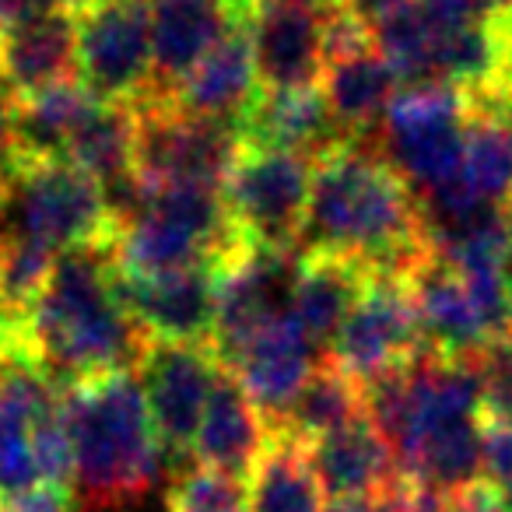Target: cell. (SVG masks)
Listing matches in <instances>:
<instances>
[{
  "instance_id": "obj_5",
  "label": "cell",
  "mask_w": 512,
  "mask_h": 512,
  "mask_svg": "<svg viewBox=\"0 0 512 512\" xmlns=\"http://www.w3.org/2000/svg\"><path fill=\"white\" fill-rule=\"evenodd\" d=\"M116 228L99 179L74 162H8L0 186V239H29L64 253L78 246H113Z\"/></svg>"
},
{
  "instance_id": "obj_26",
  "label": "cell",
  "mask_w": 512,
  "mask_h": 512,
  "mask_svg": "<svg viewBox=\"0 0 512 512\" xmlns=\"http://www.w3.org/2000/svg\"><path fill=\"white\" fill-rule=\"evenodd\" d=\"M365 414V386L355 376L323 358L313 369V376L302 383V390L292 397V404L271 421V432L288 435L295 442H316L337 428L351 425Z\"/></svg>"
},
{
  "instance_id": "obj_35",
  "label": "cell",
  "mask_w": 512,
  "mask_h": 512,
  "mask_svg": "<svg viewBox=\"0 0 512 512\" xmlns=\"http://www.w3.org/2000/svg\"><path fill=\"white\" fill-rule=\"evenodd\" d=\"M74 4H78V0H0V29L25 22V18L46 15V11L74 8Z\"/></svg>"
},
{
  "instance_id": "obj_37",
  "label": "cell",
  "mask_w": 512,
  "mask_h": 512,
  "mask_svg": "<svg viewBox=\"0 0 512 512\" xmlns=\"http://www.w3.org/2000/svg\"><path fill=\"white\" fill-rule=\"evenodd\" d=\"M18 99L22 95L11 88V81L4 78V71H0V130L8 134V127H11V116H15V109H18Z\"/></svg>"
},
{
  "instance_id": "obj_23",
  "label": "cell",
  "mask_w": 512,
  "mask_h": 512,
  "mask_svg": "<svg viewBox=\"0 0 512 512\" xmlns=\"http://www.w3.org/2000/svg\"><path fill=\"white\" fill-rule=\"evenodd\" d=\"M369 271L348 256L334 253H302L299 249V274L292 285L288 316L302 327V334L316 348L330 351L337 327L344 323L348 309L362 295Z\"/></svg>"
},
{
  "instance_id": "obj_30",
  "label": "cell",
  "mask_w": 512,
  "mask_h": 512,
  "mask_svg": "<svg viewBox=\"0 0 512 512\" xmlns=\"http://www.w3.org/2000/svg\"><path fill=\"white\" fill-rule=\"evenodd\" d=\"M165 512H249V488L242 477L193 463L176 474Z\"/></svg>"
},
{
  "instance_id": "obj_14",
  "label": "cell",
  "mask_w": 512,
  "mask_h": 512,
  "mask_svg": "<svg viewBox=\"0 0 512 512\" xmlns=\"http://www.w3.org/2000/svg\"><path fill=\"white\" fill-rule=\"evenodd\" d=\"M113 285L148 341H211L218 302V260L169 274H120Z\"/></svg>"
},
{
  "instance_id": "obj_12",
  "label": "cell",
  "mask_w": 512,
  "mask_h": 512,
  "mask_svg": "<svg viewBox=\"0 0 512 512\" xmlns=\"http://www.w3.org/2000/svg\"><path fill=\"white\" fill-rule=\"evenodd\" d=\"M299 274V249L242 246L218 260L211 344L228 365L260 330L288 316L292 285Z\"/></svg>"
},
{
  "instance_id": "obj_22",
  "label": "cell",
  "mask_w": 512,
  "mask_h": 512,
  "mask_svg": "<svg viewBox=\"0 0 512 512\" xmlns=\"http://www.w3.org/2000/svg\"><path fill=\"white\" fill-rule=\"evenodd\" d=\"M418 306V320L425 341L439 355H477L491 344L484 316L477 309L463 278L439 256H428L425 264L407 278Z\"/></svg>"
},
{
  "instance_id": "obj_29",
  "label": "cell",
  "mask_w": 512,
  "mask_h": 512,
  "mask_svg": "<svg viewBox=\"0 0 512 512\" xmlns=\"http://www.w3.org/2000/svg\"><path fill=\"white\" fill-rule=\"evenodd\" d=\"M456 190L467 193L474 204L502 207L512 193V123L498 113L470 106L463 165Z\"/></svg>"
},
{
  "instance_id": "obj_20",
  "label": "cell",
  "mask_w": 512,
  "mask_h": 512,
  "mask_svg": "<svg viewBox=\"0 0 512 512\" xmlns=\"http://www.w3.org/2000/svg\"><path fill=\"white\" fill-rule=\"evenodd\" d=\"M309 463L327 498H362L383 495L404 481L390 442L383 439L369 414L351 425L309 442Z\"/></svg>"
},
{
  "instance_id": "obj_3",
  "label": "cell",
  "mask_w": 512,
  "mask_h": 512,
  "mask_svg": "<svg viewBox=\"0 0 512 512\" xmlns=\"http://www.w3.org/2000/svg\"><path fill=\"white\" fill-rule=\"evenodd\" d=\"M29 327L39 358L57 383L137 369L151 344L116 295L113 246L64 249L32 306Z\"/></svg>"
},
{
  "instance_id": "obj_36",
  "label": "cell",
  "mask_w": 512,
  "mask_h": 512,
  "mask_svg": "<svg viewBox=\"0 0 512 512\" xmlns=\"http://www.w3.org/2000/svg\"><path fill=\"white\" fill-rule=\"evenodd\" d=\"M341 4L355 18H362L365 25H376V22H383V18H390L393 11L407 8L411 0H341Z\"/></svg>"
},
{
  "instance_id": "obj_34",
  "label": "cell",
  "mask_w": 512,
  "mask_h": 512,
  "mask_svg": "<svg viewBox=\"0 0 512 512\" xmlns=\"http://www.w3.org/2000/svg\"><path fill=\"white\" fill-rule=\"evenodd\" d=\"M404 484H393L383 495H362V498H330V505L323 512H400V495H404Z\"/></svg>"
},
{
  "instance_id": "obj_17",
  "label": "cell",
  "mask_w": 512,
  "mask_h": 512,
  "mask_svg": "<svg viewBox=\"0 0 512 512\" xmlns=\"http://www.w3.org/2000/svg\"><path fill=\"white\" fill-rule=\"evenodd\" d=\"M271 439V421L249 400L239 379L221 365L211 397H207L204 418H200L197 439H193V463L249 481Z\"/></svg>"
},
{
  "instance_id": "obj_18",
  "label": "cell",
  "mask_w": 512,
  "mask_h": 512,
  "mask_svg": "<svg viewBox=\"0 0 512 512\" xmlns=\"http://www.w3.org/2000/svg\"><path fill=\"white\" fill-rule=\"evenodd\" d=\"M323 358H327V351L316 348L292 316H281L278 323L260 330L225 369L239 379L249 400L264 411V418L274 421L292 404V397L302 390V383L313 376V369Z\"/></svg>"
},
{
  "instance_id": "obj_16",
  "label": "cell",
  "mask_w": 512,
  "mask_h": 512,
  "mask_svg": "<svg viewBox=\"0 0 512 512\" xmlns=\"http://www.w3.org/2000/svg\"><path fill=\"white\" fill-rule=\"evenodd\" d=\"M235 134L246 148L295 151V155H306L313 162L334 151L337 144L351 141L330 113L320 85L260 88L256 99L235 120Z\"/></svg>"
},
{
  "instance_id": "obj_24",
  "label": "cell",
  "mask_w": 512,
  "mask_h": 512,
  "mask_svg": "<svg viewBox=\"0 0 512 512\" xmlns=\"http://www.w3.org/2000/svg\"><path fill=\"white\" fill-rule=\"evenodd\" d=\"M95 102H99V95L81 78L60 81V85H50L43 92L22 95L8 127L11 158H18V162L64 158L74 130L92 113Z\"/></svg>"
},
{
  "instance_id": "obj_25",
  "label": "cell",
  "mask_w": 512,
  "mask_h": 512,
  "mask_svg": "<svg viewBox=\"0 0 512 512\" xmlns=\"http://www.w3.org/2000/svg\"><path fill=\"white\" fill-rule=\"evenodd\" d=\"M320 88L344 134L372 137L383 123L393 95L400 92V74L372 46V50L351 53V57L327 60Z\"/></svg>"
},
{
  "instance_id": "obj_21",
  "label": "cell",
  "mask_w": 512,
  "mask_h": 512,
  "mask_svg": "<svg viewBox=\"0 0 512 512\" xmlns=\"http://www.w3.org/2000/svg\"><path fill=\"white\" fill-rule=\"evenodd\" d=\"M0 71L18 95L43 92L78 78V25L74 11H46L0 29Z\"/></svg>"
},
{
  "instance_id": "obj_4",
  "label": "cell",
  "mask_w": 512,
  "mask_h": 512,
  "mask_svg": "<svg viewBox=\"0 0 512 512\" xmlns=\"http://www.w3.org/2000/svg\"><path fill=\"white\" fill-rule=\"evenodd\" d=\"M74 453L60 386L36 348L0 351V502L36 484L71 488Z\"/></svg>"
},
{
  "instance_id": "obj_27",
  "label": "cell",
  "mask_w": 512,
  "mask_h": 512,
  "mask_svg": "<svg viewBox=\"0 0 512 512\" xmlns=\"http://www.w3.org/2000/svg\"><path fill=\"white\" fill-rule=\"evenodd\" d=\"M249 512H323V488L313 474L306 442L274 432L267 453L246 481Z\"/></svg>"
},
{
  "instance_id": "obj_15",
  "label": "cell",
  "mask_w": 512,
  "mask_h": 512,
  "mask_svg": "<svg viewBox=\"0 0 512 512\" xmlns=\"http://www.w3.org/2000/svg\"><path fill=\"white\" fill-rule=\"evenodd\" d=\"M246 15L249 0H151V95L144 102L165 99Z\"/></svg>"
},
{
  "instance_id": "obj_13",
  "label": "cell",
  "mask_w": 512,
  "mask_h": 512,
  "mask_svg": "<svg viewBox=\"0 0 512 512\" xmlns=\"http://www.w3.org/2000/svg\"><path fill=\"white\" fill-rule=\"evenodd\" d=\"M334 0H249V43L260 88L320 85L323 29Z\"/></svg>"
},
{
  "instance_id": "obj_2",
  "label": "cell",
  "mask_w": 512,
  "mask_h": 512,
  "mask_svg": "<svg viewBox=\"0 0 512 512\" xmlns=\"http://www.w3.org/2000/svg\"><path fill=\"white\" fill-rule=\"evenodd\" d=\"M74 453L71 488L85 512H123L141 502L165 470L137 369L81 376L60 386Z\"/></svg>"
},
{
  "instance_id": "obj_31",
  "label": "cell",
  "mask_w": 512,
  "mask_h": 512,
  "mask_svg": "<svg viewBox=\"0 0 512 512\" xmlns=\"http://www.w3.org/2000/svg\"><path fill=\"white\" fill-rule=\"evenodd\" d=\"M481 369V414L488 421H512V334L495 337L477 351Z\"/></svg>"
},
{
  "instance_id": "obj_1",
  "label": "cell",
  "mask_w": 512,
  "mask_h": 512,
  "mask_svg": "<svg viewBox=\"0 0 512 512\" xmlns=\"http://www.w3.org/2000/svg\"><path fill=\"white\" fill-rule=\"evenodd\" d=\"M302 253H334L369 274L411 278L428 256L421 204L372 137H351L313 162Z\"/></svg>"
},
{
  "instance_id": "obj_39",
  "label": "cell",
  "mask_w": 512,
  "mask_h": 512,
  "mask_svg": "<svg viewBox=\"0 0 512 512\" xmlns=\"http://www.w3.org/2000/svg\"><path fill=\"white\" fill-rule=\"evenodd\" d=\"M8 162H11L8 134H4V130H0V186H4V176H8Z\"/></svg>"
},
{
  "instance_id": "obj_32",
  "label": "cell",
  "mask_w": 512,
  "mask_h": 512,
  "mask_svg": "<svg viewBox=\"0 0 512 512\" xmlns=\"http://www.w3.org/2000/svg\"><path fill=\"white\" fill-rule=\"evenodd\" d=\"M484 481L512 491V421L484 418Z\"/></svg>"
},
{
  "instance_id": "obj_11",
  "label": "cell",
  "mask_w": 512,
  "mask_h": 512,
  "mask_svg": "<svg viewBox=\"0 0 512 512\" xmlns=\"http://www.w3.org/2000/svg\"><path fill=\"white\" fill-rule=\"evenodd\" d=\"M218 372L221 358L211 341H151L137 362L151 425L172 474L186 470V460H193V439Z\"/></svg>"
},
{
  "instance_id": "obj_19",
  "label": "cell",
  "mask_w": 512,
  "mask_h": 512,
  "mask_svg": "<svg viewBox=\"0 0 512 512\" xmlns=\"http://www.w3.org/2000/svg\"><path fill=\"white\" fill-rule=\"evenodd\" d=\"M246 18L235 22L232 29L211 46V53H207L162 102H169V106L183 109V113H190V116L221 120L235 127L242 109L260 92Z\"/></svg>"
},
{
  "instance_id": "obj_28",
  "label": "cell",
  "mask_w": 512,
  "mask_h": 512,
  "mask_svg": "<svg viewBox=\"0 0 512 512\" xmlns=\"http://www.w3.org/2000/svg\"><path fill=\"white\" fill-rule=\"evenodd\" d=\"M134 137H137V113L127 102L99 99L92 113L81 120L67 144L64 158L85 169L99 186H109L116 179L134 172Z\"/></svg>"
},
{
  "instance_id": "obj_33",
  "label": "cell",
  "mask_w": 512,
  "mask_h": 512,
  "mask_svg": "<svg viewBox=\"0 0 512 512\" xmlns=\"http://www.w3.org/2000/svg\"><path fill=\"white\" fill-rule=\"evenodd\" d=\"M0 512H85V509H81L74 488H64V484H36L32 491L4 498Z\"/></svg>"
},
{
  "instance_id": "obj_8",
  "label": "cell",
  "mask_w": 512,
  "mask_h": 512,
  "mask_svg": "<svg viewBox=\"0 0 512 512\" xmlns=\"http://www.w3.org/2000/svg\"><path fill=\"white\" fill-rule=\"evenodd\" d=\"M134 137V172L148 186H214L221 190L235 155L239 134L232 123L190 116L169 102H141Z\"/></svg>"
},
{
  "instance_id": "obj_7",
  "label": "cell",
  "mask_w": 512,
  "mask_h": 512,
  "mask_svg": "<svg viewBox=\"0 0 512 512\" xmlns=\"http://www.w3.org/2000/svg\"><path fill=\"white\" fill-rule=\"evenodd\" d=\"M313 158L242 144L221 183L228 221L246 246L299 249L306 225Z\"/></svg>"
},
{
  "instance_id": "obj_6",
  "label": "cell",
  "mask_w": 512,
  "mask_h": 512,
  "mask_svg": "<svg viewBox=\"0 0 512 512\" xmlns=\"http://www.w3.org/2000/svg\"><path fill=\"white\" fill-rule=\"evenodd\" d=\"M470 95L456 85L425 81L393 95L376 144L383 158L404 176L414 197H432L456 183L467 141Z\"/></svg>"
},
{
  "instance_id": "obj_9",
  "label": "cell",
  "mask_w": 512,
  "mask_h": 512,
  "mask_svg": "<svg viewBox=\"0 0 512 512\" xmlns=\"http://www.w3.org/2000/svg\"><path fill=\"white\" fill-rule=\"evenodd\" d=\"M78 78L99 99L137 106L151 95V0H78Z\"/></svg>"
},
{
  "instance_id": "obj_10",
  "label": "cell",
  "mask_w": 512,
  "mask_h": 512,
  "mask_svg": "<svg viewBox=\"0 0 512 512\" xmlns=\"http://www.w3.org/2000/svg\"><path fill=\"white\" fill-rule=\"evenodd\" d=\"M425 351L432 348L421 330L407 278L369 274L362 295L337 327L327 358L341 365L348 376H355L358 383H369L383 372L414 362Z\"/></svg>"
},
{
  "instance_id": "obj_38",
  "label": "cell",
  "mask_w": 512,
  "mask_h": 512,
  "mask_svg": "<svg viewBox=\"0 0 512 512\" xmlns=\"http://www.w3.org/2000/svg\"><path fill=\"white\" fill-rule=\"evenodd\" d=\"M498 271H502V285H505V292H509V299H512V239L505 242V253H502V264H498Z\"/></svg>"
},
{
  "instance_id": "obj_40",
  "label": "cell",
  "mask_w": 512,
  "mask_h": 512,
  "mask_svg": "<svg viewBox=\"0 0 512 512\" xmlns=\"http://www.w3.org/2000/svg\"><path fill=\"white\" fill-rule=\"evenodd\" d=\"M502 495V512H512V491H498Z\"/></svg>"
}]
</instances>
